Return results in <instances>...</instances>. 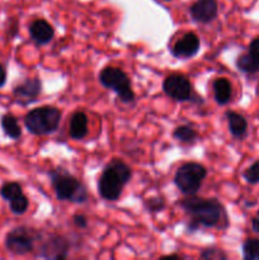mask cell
<instances>
[{
    "label": "cell",
    "mask_w": 259,
    "mask_h": 260,
    "mask_svg": "<svg viewBox=\"0 0 259 260\" xmlns=\"http://www.w3.org/2000/svg\"><path fill=\"white\" fill-rule=\"evenodd\" d=\"M200 38L193 32L183 35L172 47V55L178 58L193 57L200 51Z\"/></svg>",
    "instance_id": "30bf717a"
},
{
    "label": "cell",
    "mask_w": 259,
    "mask_h": 260,
    "mask_svg": "<svg viewBox=\"0 0 259 260\" xmlns=\"http://www.w3.org/2000/svg\"><path fill=\"white\" fill-rule=\"evenodd\" d=\"M29 35L37 45H47L52 41L55 30L52 25L45 19H36L29 25Z\"/></svg>",
    "instance_id": "7c38bea8"
},
{
    "label": "cell",
    "mask_w": 259,
    "mask_h": 260,
    "mask_svg": "<svg viewBox=\"0 0 259 260\" xmlns=\"http://www.w3.org/2000/svg\"><path fill=\"white\" fill-rule=\"evenodd\" d=\"M42 90V84L38 78H29L23 81L22 84L17 85L13 90L15 101L22 106H28L37 101Z\"/></svg>",
    "instance_id": "9c48e42d"
},
{
    "label": "cell",
    "mask_w": 259,
    "mask_h": 260,
    "mask_svg": "<svg viewBox=\"0 0 259 260\" xmlns=\"http://www.w3.org/2000/svg\"><path fill=\"white\" fill-rule=\"evenodd\" d=\"M243 177L246 182L251 183V184L258 183L259 182V161H255L251 167H249L248 169L244 172Z\"/></svg>",
    "instance_id": "603a6c76"
},
{
    "label": "cell",
    "mask_w": 259,
    "mask_h": 260,
    "mask_svg": "<svg viewBox=\"0 0 259 260\" xmlns=\"http://www.w3.org/2000/svg\"><path fill=\"white\" fill-rule=\"evenodd\" d=\"M243 256L248 260H259V240L248 239L243 244Z\"/></svg>",
    "instance_id": "ffe728a7"
},
{
    "label": "cell",
    "mask_w": 259,
    "mask_h": 260,
    "mask_svg": "<svg viewBox=\"0 0 259 260\" xmlns=\"http://www.w3.org/2000/svg\"><path fill=\"white\" fill-rule=\"evenodd\" d=\"M163 207H164V200L161 197L151 198L146 203V208L149 211H161Z\"/></svg>",
    "instance_id": "d4e9b609"
},
{
    "label": "cell",
    "mask_w": 259,
    "mask_h": 260,
    "mask_svg": "<svg viewBox=\"0 0 259 260\" xmlns=\"http://www.w3.org/2000/svg\"><path fill=\"white\" fill-rule=\"evenodd\" d=\"M249 52L259 61V38H255L253 42L250 43V47H249Z\"/></svg>",
    "instance_id": "4316f807"
},
{
    "label": "cell",
    "mask_w": 259,
    "mask_h": 260,
    "mask_svg": "<svg viewBox=\"0 0 259 260\" xmlns=\"http://www.w3.org/2000/svg\"><path fill=\"white\" fill-rule=\"evenodd\" d=\"M213 96L215 101L221 106H225L230 102L231 95H233V88L228 79L220 78L213 81Z\"/></svg>",
    "instance_id": "9a60e30c"
},
{
    "label": "cell",
    "mask_w": 259,
    "mask_h": 260,
    "mask_svg": "<svg viewBox=\"0 0 259 260\" xmlns=\"http://www.w3.org/2000/svg\"><path fill=\"white\" fill-rule=\"evenodd\" d=\"M251 226H253V230L255 231V233L259 234V211H258V213H256L255 217H254Z\"/></svg>",
    "instance_id": "f1b7e54d"
},
{
    "label": "cell",
    "mask_w": 259,
    "mask_h": 260,
    "mask_svg": "<svg viewBox=\"0 0 259 260\" xmlns=\"http://www.w3.org/2000/svg\"><path fill=\"white\" fill-rule=\"evenodd\" d=\"M180 207L190 218V229L215 228L226 220L222 205L215 198H185L180 202Z\"/></svg>",
    "instance_id": "6da1fadb"
},
{
    "label": "cell",
    "mask_w": 259,
    "mask_h": 260,
    "mask_svg": "<svg viewBox=\"0 0 259 260\" xmlns=\"http://www.w3.org/2000/svg\"><path fill=\"white\" fill-rule=\"evenodd\" d=\"M61 122V112L55 107H41L28 112L24 124L28 131L37 136L50 135L57 131Z\"/></svg>",
    "instance_id": "277c9868"
},
{
    "label": "cell",
    "mask_w": 259,
    "mask_h": 260,
    "mask_svg": "<svg viewBox=\"0 0 259 260\" xmlns=\"http://www.w3.org/2000/svg\"><path fill=\"white\" fill-rule=\"evenodd\" d=\"M5 81H7V71L3 68V65H0V88L4 85Z\"/></svg>",
    "instance_id": "83f0119b"
},
{
    "label": "cell",
    "mask_w": 259,
    "mask_h": 260,
    "mask_svg": "<svg viewBox=\"0 0 259 260\" xmlns=\"http://www.w3.org/2000/svg\"><path fill=\"white\" fill-rule=\"evenodd\" d=\"M41 256L52 259H63L68 256V244L61 238H51L42 246Z\"/></svg>",
    "instance_id": "4fadbf2b"
},
{
    "label": "cell",
    "mask_w": 259,
    "mask_h": 260,
    "mask_svg": "<svg viewBox=\"0 0 259 260\" xmlns=\"http://www.w3.org/2000/svg\"><path fill=\"white\" fill-rule=\"evenodd\" d=\"M207 175V170L198 162H185L177 170L174 183L178 189L185 196H193L198 192Z\"/></svg>",
    "instance_id": "8992f818"
},
{
    "label": "cell",
    "mask_w": 259,
    "mask_h": 260,
    "mask_svg": "<svg viewBox=\"0 0 259 260\" xmlns=\"http://www.w3.org/2000/svg\"><path fill=\"white\" fill-rule=\"evenodd\" d=\"M226 118H228L230 134L233 135L234 137H243L244 135L246 134L248 123H246V119L244 118L241 114L236 113V112L229 111L228 113H226Z\"/></svg>",
    "instance_id": "2e32d148"
},
{
    "label": "cell",
    "mask_w": 259,
    "mask_h": 260,
    "mask_svg": "<svg viewBox=\"0 0 259 260\" xmlns=\"http://www.w3.org/2000/svg\"><path fill=\"white\" fill-rule=\"evenodd\" d=\"M131 168L119 159H113L102 173L98 182V192L107 201H117L124 185L131 180Z\"/></svg>",
    "instance_id": "7a4b0ae2"
},
{
    "label": "cell",
    "mask_w": 259,
    "mask_h": 260,
    "mask_svg": "<svg viewBox=\"0 0 259 260\" xmlns=\"http://www.w3.org/2000/svg\"><path fill=\"white\" fill-rule=\"evenodd\" d=\"M218 7L216 0H197L190 7V17L195 22L207 24L217 17Z\"/></svg>",
    "instance_id": "8fae6325"
},
{
    "label": "cell",
    "mask_w": 259,
    "mask_h": 260,
    "mask_svg": "<svg viewBox=\"0 0 259 260\" xmlns=\"http://www.w3.org/2000/svg\"><path fill=\"white\" fill-rule=\"evenodd\" d=\"M37 234L27 228H17L10 231L5 239V246L15 255H24L35 249Z\"/></svg>",
    "instance_id": "52a82bcc"
},
{
    "label": "cell",
    "mask_w": 259,
    "mask_h": 260,
    "mask_svg": "<svg viewBox=\"0 0 259 260\" xmlns=\"http://www.w3.org/2000/svg\"><path fill=\"white\" fill-rule=\"evenodd\" d=\"M2 127L3 131L5 132V135L13 140L19 139L20 135H22V128H20L17 118H15L13 114L8 113L2 117Z\"/></svg>",
    "instance_id": "e0dca14e"
},
{
    "label": "cell",
    "mask_w": 259,
    "mask_h": 260,
    "mask_svg": "<svg viewBox=\"0 0 259 260\" xmlns=\"http://www.w3.org/2000/svg\"><path fill=\"white\" fill-rule=\"evenodd\" d=\"M236 66H238L239 70L248 74H253L259 71V61L250 52L246 53V55H241L238 58V61H236Z\"/></svg>",
    "instance_id": "ac0fdd59"
},
{
    "label": "cell",
    "mask_w": 259,
    "mask_h": 260,
    "mask_svg": "<svg viewBox=\"0 0 259 260\" xmlns=\"http://www.w3.org/2000/svg\"><path fill=\"white\" fill-rule=\"evenodd\" d=\"M69 135L73 140H81L88 135V117L84 112H76L71 116Z\"/></svg>",
    "instance_id": "5bb4252c"
},
{
    "label": "cell",
    "mask_w": 259,
    "mask_h": 260,
    "mask_svg": "<svg viewBox=\"0 0 259 260\" xmlns=\"http://www.w3.org/2000/svg\"><path fill=\"white\" fill-rule=\"evenodd\" d=\"M9 206L13 213H15V215H22V213H24L28 210L29 202H28V198L24 194H20L17 198H14V200L9 201Z\"/></svg>",
    "instance_id": "7402d4cb"
},
{
    "label": "cell",
    "mask_w": 259,
    "mask_h": 260,
    "mask_svg": "<svg viewBox=\"0 0 259 260\" xmlns=\"http://www.w3.org/2000/svg\"><path fill=\"white\" fill-rule=\"evenodd\" d=\"M99 81L107 89H111L118 95L123 103L135 101V93L131 88V81L124 71L119 68L108 66L99 73Z\"/></svg>",
    "instance_id": "5b68a950"
},
{
    "label": "cell",
    "mask_w": 259,
    "mask_h": 260,
    "mask_svg": "<svg viewBox=\"0 0 259 260\" xmlns=\"http://www.w3.org/2000/svg\"><path fill=\"white\" fill-rule=\"evenodd\" d=\"M201 258L203 259H226V255L218 249H207L201 254Z\"/></svg>",
    "instance_id": "cb8c5ba5"
},
{
    "label": "cell",
    "mask_w": 259,
    "mask_h": 260,
    "mask_svg": "<svg viewBox=\"0 0 259 260\" xmlns=\"http://www.w3.org/2000/svg\"><path fill=\"white\" fill-rule=\"evenodd\" d=\"M173 136L178 141L190 144V142H195L198 139V132L190 126H179L173 132Z\"/></svg>",
    "instance_id": "d6986e66"
},
{
    "label": "cell",
    "mask_w": 259,
    "mask_h": 260,
    "mask_svg": "<svg viewBox=\"0 0 259 260\" xmlns=\"http://www.w3.org/2000/svg\"><path fill=\"white\" fill-rule=\"evenodd\" d=\"M0 194H2V197L4 198V200H7L8 202H9V201L17 198L18 196L23 194L22 187H20V184H18V183L15 182L5 183V184L2 187Z\"/></svg>",
    "instance_id": "44dd1931"
},
{
    "label": "cell",
    "mask_w": 259,
    "mask_h": 260,
    "mask_svg": "<svg viewBox=\"0 0 259 260\" xmlns=\"http://www.w3.org/2000/svg\"><path fill=\"white\" fill-rule=\"evenodd\" d=\"M163 89L168 96L178 102L189 101L192 95V85L189 80L180 74L168 76L163 83Z\"/></svg>",
    "instance_id": "ba28073f"
},
{
    "label": "cell",
    "mask_w": 259,
    "mask_h": 260,
    "mask_svg": "<svg viewBox=\"0 0 259 260\" xmlns=\"http://www.w3.org/2000/svg\"><path fill=\"white\" fill-rule=\"evenodd\" d=\"M53 190L58 201H69L74 203H83L88 200V190L85 185L63 169L51 170L48 173Z\"/></svg>",
    "instance_id": "3957f363"
},
{
    "label": "cell",
    "mask_w": 259,
    "mask_h": 260,
    "mask_svg": "<svg viewBox=\"0 0 259 260\" xmlns=\"http://www.w3.org/2000/svg\"><path fill=\"white\" fill-rule=\"evenodd\" d=\"M167 2H170V0H167Z\"/></svg>",
    "instance_id": "f546056e"
},
{
    "label": "cell",
    "mask_w": 259,
    "mask_h": 260,
    "mask_svg": "<svg viewBox=\"0 0 259 260\" xmlns=\"http://www.w3.org/2000/svg\"><path fill=\"white\" fill-rule=\"evenodd\" d=\"M73 221H74V223H75V225L80 229H84L88 226V220H86V217L84 215H75L74 216Z\"/></svg>",
    "instance_id": "484cf974"
}]
</instances>
